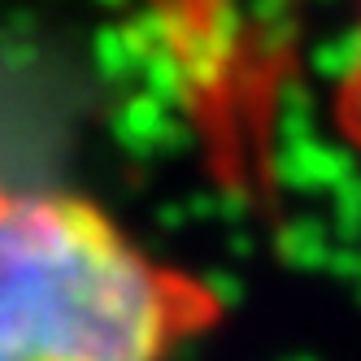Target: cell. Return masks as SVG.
I'll return each mask as SVG.
<instances>
[{
	"mask_svg": "<svg viewBox=\"0 0 361 361\" xmlns=\"http://www.w3.org/2000/svg\"><path fill=\"white\" fill-rule=\"evenodd\" d=\"M331 122L340 131V140L361 157V13H357V27L340 57L335 87H331Z\"/></svg>",
	"mask_w": 361,
	"mask_h": 361,
	"instance_id": "cell-2",
	"label": "cell"
},
{
	"mask_svg": "<svg viewBox=\"0 0 361 361\" xmlns=\"http://www.w3.org/2000/svg\"><path fill=\"white\" fill-rule=\"evenodd\" d=\"M222 322L214 283L105 204L0 178V361H178Z\"/></svg>",
	"mask_w": 361,
	"mask_h": 361,
	"instance_id": "cell-1",
	"label": "cell"
}]
</instances>
